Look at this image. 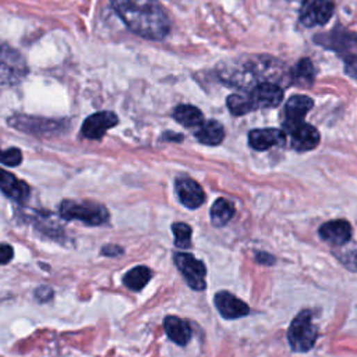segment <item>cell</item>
<instances>
[{
	"label": "cell",
	"instance_id": "cell-19",
	"mask_svg": "<svg viewBox=\"0 0 357 357\" xmlns=\"http://www.w3.org/2000/svg\"><path fill=\"white\" fill-rule=\"evenodd\" d=\"M173 117L185 127H199L204 122L203 112L193 105H178L173 110Z\"/></svg>",
	"mask_w": 357,
	"mask_h": 357
},
{
	"label": "cell",
	"instance_id": "cell-17",
	"mask_svg": "<svg viewBox=\"0 0 357 357\" xmlns=\"http://www.w3.org/2000/svg\"><path fill=\"white\" fill-rule=\"evenodd\" d=\"M314 102L311 98L306 95H294L286 102L285 113H286V126L296 124L303 122L307 112L311 110Z\"/></svg>",
	"mask_w": 357,
	"mask_h": 357
},
{
	"label": "cell",
	"instance_id": "cell-15",
	"mask_svg": "<svg viewBox=\"0 0 357 357\" xmlns=\"http://www.w3.org/2000/svg\"><path fill=\"white\" fill-rule=\"evenodd\" d=\"M163 328L167 338L178 346H186L192 339V326L183 318L169 315L163 321Z\"/></svg>",
	"mask_w": 357,
	"mask_h": 357
},
{
	"label": "cell",
	"instance_id": "cell-28",
	"mask_svg": "<svg viewBox=\"0 0 357 357\" xmlns=\"http://www.w3.org/2000/svg\"><path fill=\"white\" fill-rule=\"evenodd\" d=\"M35 297L41 301V303H47L49 300H52L53 297V290L49 286H40L35 290Z\"/></svg>",
	"mask_w": 357,
	"mask_h": 357
},
{
	"label": "cell",
	"instance_id": "cell-21",
	"mask_svg": "<svg viewBox=\"0 0 357 357\" xmlns=\"http://www.w3.org/2000/svg\"><path fill=\"white\" fill-rule=\"evenodd\" d=\"M233 215H235V207L226 199H218L211 208V221H213V225L217 228H222L226 224H229Z\"/></svg>",
	"mask_w": 357,
	"mask_h": 357
},
{
	"label": "cell",
	"instance_id": "cell-30",
	"mask_svg": "<svg viewBox=\"0 0 357 357\" xmlns=\"http://www.w3.org/2000/svg\"><path fill=\"white\" fill-rule=\"evenodd\" d=\"M123 253H124V250L117 244H106L101 250V254L106 256V257H119Z\"/></svg>",
	"mask_w": 357,
	"mask_h": 357
},
{
	"label": "cell",
	"instance_id": "cell-11",
	"mask_svg": "<svg viewBox=\"0 0 357 357\" xmlns=\"http://www.w3.org/2000/svg\"><path fill=\"white\" fill-rule=\"evenodd\" d=\"M215 307L226 319H236L250 314V307L235 294L222 290L215 294Z\"/></svg>",
	"mask_w": 357,
	"mask_h": 357
},
{
	"label": "cell",
	"instance_id": "cell-22",
	"mask_svg": "<svg viewBox=\"0 0 357 357\" xmlns=\"http://www.w3.org/2000/svg\"><path fill=\"white\" fill-rule=\"evenodd\" d=\"M229 110L236 115L242 116L256 109V105L253 102V98L250 94H233L226 101Z\"/></svg>",
	"mask_w": 357,
	"mask_h": 357
},
{
	"label": "cell",
	"instance_id": "cell-4",
	"mask_svg": "<svg viewBox=\"0 0 357 357\" xmlns=\"http://www.w3.org/2000/svg\"><path fill=\"white\" fill-rule=\"evenodd\" d=\"M318 338L317 326L313 324L311 311L303 310L290 324L288 331V342L293 351H308L313 349Z\"/></svg>",
	"mask_w": 357,
	"mask_h": 357
},
{
	"label": "cell",
	"instance_id": "cell-29",
	"mask_svg": "<svg viewBox=\"0 0 357 357\" xmlns=\"http://www.w3.org/2000/svg\"><path fill=\"white\" fill-rule=\"evenodd\" d=\"M344 72L347 76L357 78V55L349 56L346 59V65H344Z\"/></svg>",
	"mask_w": 357,
	"mask_h": 357
},
{
	"label": "cell",
	"instance_id": "cell-1",
	"mask_svg": "<svg viewBox=\"0 0 357 357\" xmlns=\"http://www.w3.org/2000/svg\"><path fill=\"white\" fill-rule=\"evenodd\" d=\"M115 12L137 35L159 41L170 30V23L158 0H110Z\"/></svg>",
	"mask_w": 357,
	"mask_h": 357
},
{
	"label": "cell",
	"instance_id": "cell-6",
	"mask_svg": "<svg viewBox=\"0 0 357 357\" xmlns=\"http://www.w3.org/2000/svg\"><path fill=\"white\" fill-rule=\"evenodd\" d=\"M333 10V0H304L300 10V20L307 27L324 26L331 20Z\"/></svg>",
	"mask_w": 357,
	"mask_h": 357
},
{
	"label": "cell",
	"instance_id": "cell-13",
	"mask_svg": "<svg viewBox=\"0 0 357 357\" xmlns=\"http://www.w3.org/2000/svg\"><path fill=\"white\" fill-rule=\"evenodd\" d=\"M0 192L17 203H26L30 197L28 185L2 167H0Z\"/></svg>",
	"mask_w": 357,
	"mask_h": 357
},
{
	"label": "cell",
	"instance_id": "cell-2",
	"mask_svg": "<svg viewBox=\"0 0 357 357\" xmlns=\"http://www.w3.org/2000/svg\"><path fill=\"white\" fill-rule=\"evenodd\" d=\"M60 217L66 221H80L90 226H99L109 221V211L105 206L92 201L66 200L60 204Z\"/></svg>",
	"mask_w": 357,
	"mask_h": 357
},
{
	"label": "cell",
	"instance_id": "cell-12",
	"mask_svg": "<svg viewBox=\"0 0 357 357\" xmlns=\"http://www.w3.org/2000/svg\"><path fill=\"white\" fill-rule=\"evenodd\" d=\"M319 236L331 246L342 247L349 243L351 238V226L344 219H335L324 224L319 228Z\"/></svg>",
	"mask_w": 357,
	"mask_h": 357
},
{
	"label": "cell",
	"instance_id": "cell-25",
	"mask_svg": "<svg viewBox=\"0 0 357 357\" xmlns=\"http://www.w3.org/2000/svg\"><path fill=\"white\" fill-rule=\"evenodd\" d=\"M174 235V244L181 249H189L192 246V228L188 224L176 222L172 225Z\"/></svg>",
	"mask_w": 357,
	"mask_h": 357
},
{
	"label": "cell",
	"instance_id": "cell-32",
	"mask_svg": "<svg viewBox=\"0 0 357 357\" xmlns=\"http://www.w3.org/2000/svg\"><path fill=\"white\" fill-rule=\"evenodd\" d=\"M256 258L260 264H264V265H271V264L275 263V258L268 253H257Z\"/></svg>",
	"mask_w": 357,
	"mask_h": 357
},
{
	"label": "cell",
	"instance_id": "cell-7",
	"mask_svg": "<svg viewBox=\"0 0 357 357\" xmlns=\"http://www.w3.org/2000/svg\"><path fill=\"white\" fill-rule=\"evenodd\" d=\"M9 124L20 131L30 134H47L63 128V122L34 116H13L9 119Z\"/></svg>",
	"mask_w": 357,
	"mask_h": 357
},
{
	"label": "cell",
	"instance_id": "cell-31",
	"mask_svg": "<svg viewBox=\"0 0 357 357\" xmlns=\"http://www.w3.org/2000/svg\"><path fill=\"white\" fill-rule=\"evenodd\" d=\"M13 254H15V251H13L12 246H9V244L0 246V264L10 263L13 258Z\"/></svg>",
	"mask_w": 357,
	"mask_h": 357
},
{
	"label": "cell",
	"instance_id": "cell-18",
	"mask_svg": "<svg viewBox=\"0 0 357 357\" xmlns=\"http://www.w3.org/2000/svg\"><path fill=\"white\" fill-rule=\"evenodd\" d=\"M196 137L200 142L206 145H218L225 138V130L224 126L219 122L208 120L199 126V130L196 131Z\"/></svg>",
	"mask_w": 357,
	"mask_h": 357
},
{
	"label": "cell",
	"instance_id": "cell-24",
	"mask_svg": "<svg viewBox=\"0 0 357 357\" xmlns=\"http://www.w3.org/2000/svg\"><path fill=\"white\" fill-rule=\"evenodd\" d=\"M294 76V81L299 85H311L314 81V66L308 59H303L299 62V65L296 66V70L293 73Z\"/></svg>",
	"mask_w": 357,
	"mask_h": 357
},
{
	"label": "cell",
	"instance_id": "cell-16",
	"mask_svg": "<svg viewBox=\"0 0 357 357\" xmlns=\"http://www.w3.org/2000/svg\"><path fill=\"white\" fill-rule=\"evenodd\" d=\"M285 133L279 128H258L249 134V142L257 151H265L271 147L281 145L285 142Z\"/></svg>",
	"mask_w": 357,
	"mask_h": 357
},
{
	"label": "cell",
	"instance_id": "cell-5",
	"mask_svg": "<svg viewBox=\"0 0 357 357\" xmlns=\"http://www.w3.org/2000/svg\"><path fill=\"white\" fill-rule=\"evenodd\" d=\"M173 260L177 269L181 271L185 281L193 290L201 292L207 288V268L203 261L188 253H174Z\"/></svg>",
	"mask_w": 357,
	"mask_h": 357
},
{
	"label": "cell",
	"instance_id": "cell-20",
	"mask_svg": "<svg viewBox=\"0 0 357 357\" xmlns=\"http://www.w3.org/2000/svg\"><path fill=\"white\" fill-rule=\"evenodd\" d=\"M152 278V271L148 267L138 265L130 269L124 276H123V283L126 288L134 292H140L141 289L145 288V285L149 282Z\"/></svg>",
	"mask_w": 357,
	"mask_h": 357
},
{
	"label": "cell",
	"instance_id": "cell-23",
	"mask_svg": "<svg viewBox=\"0 0 357 357\" xmlns=\"http://www.w3.org/2000/svg\"><path fill=\"white\" fill-rule=\"evenodd\" d=\"M328 37V47L336 49V51H347L350 52L351 49H356L354 44L357 45V37L354 34L342 31V30H336L335 33H332Z\"/></svg>",
	"mask_w": 357,
	"mask_h": 357
},
{
	"label": "cell",
	"instance_id": "cell-26",
	"mask_svg": "<svg viewBox=\"0 0 357 357\" xmlns=\"http://www.w3.org/2000/svg\"><path fill=\"white\" fill-rule=\"evenodd\" d=\"M23 162V153L19 148H9L6 151L0 149V163L8 166H19Z\"/></svg>",
	"mask_w": 357,
	"mask_h": 357
},
{
	"label": "cell",
	"instance_id": "cell-3",
	"mask_svg": "<svg viewBox=\"0 0 357 357\" xmlns=\"http://www.w3.org/2000/svg\"><path fill=\"white\" fill-rule=\"evenodd\" d=\"M28 74L26 58L10 45L0 42V85H15Z\"/></svg>",
	"mask_w": 357,
	"mask_h": 357
},
{
	"label": "cell",
	"instance_id": "cell-8",
	"mask_svg": "<svg viewBox=\"0 0 357 357\" xmlns=\"http://www.w3.org/2000/svg\"><path fill=\"white\" fill-rule=\"evenodd\" d=\"M119 123L117 116L113 112H98L91 115L83 123V135L90 140H101L106 131Z\"/></svg>",
	"mask_w": 357,
	"mask_h": 357
},
{
	"label": "cell",
	"instance_id": "cell-9",
	"mask_svg": "<svg viewBox=\"0 0 357 357\" xmlns=\"http://www.w3.org/2000/svg\"><path fill=\"white\" fill-rule=\"evenodd\" d=\"M176 193L182 204L190 210L201 207L206 201L203 188L190 177H181L176 181Z\"/></svg>",
	"mask_w": 357,
	"mask_h": 357
},
{
	"label": "cell",
	"instance_id": "cell-14",
	"mask_svg": "<svg viewBox=\"0 0 357 357\" xmlns=\"http://www.w3.org/2000/svg\"><path fill=\"white\" fill-rule=\"evenodd\" d=\"M256 108H276L283 99V91L278 84L261 83L250 92Z\"/></svg>",
	"mask_w": 357,
	"mask_h": 357
},
{
	"label": "cell",
	"instance_id": "cell-10",
	"mask_svg": "<svg viewBox=\"0 0 357 357\" xmlns=\"http://www.w3.org/2000/svg\"><path fill=\"white\" fill-rule=\"evenodd\" d=\"M292 135V145L296 151H311L319 144V133L311 124L304 122L286 126Z\"/></svg>",
	"mask_w": 357,
	"mask_h": 357
},
{
	"label": "cell",
	"instance_id": "cell-27",
	"mask_svg": "<svg viewBox=\"0 0 357 357\" xmlns=\"http://www.w3.org/2000/svg\"><path fill=\"white\" fill-rule=\"evenodd\" d=\"M339 260L351 271H357V249L350 250L346 254H339Z\"/></svg>",
	"mask_w": 357,
	"mask_h": 357
}]
</instances>
